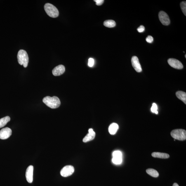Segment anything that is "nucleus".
Returning <instances> with one entry per match:
<instances>
[{"label": "nucleus", "instance_id": "6", "mask_svg": "<svg viewBox=\"0 0 186 186\" xmlns=\"http://www.w3.org/2000/svg\"><path fill=\"white\" fill-rule=\"evenodd\" d=\"M159 17L160 21L163 25L165 26L169 25L170 23L169 17L167 14L164 11L159 12Z\"/></svg>", "mask_w": 186, "mask_h": 186}, {"label": "nucleus", "instance_id": "9", "mask_svg": "<svg viewBox=\"0 0 186 186\" xmlns=\"http://www.w3.org/2000/svg\"><path fill=\"white\" fill-rule=\"evenodd\" d=\"M131 63L133 68L137 72H142V68L138 57L135 56L133 57L131 59Z\"/></svg>", "mask_w": 186, "mask_h": 186}, {"label": "nucleus", "instance_id": "2", "mask_svg": "<svg viewBox=\"0 0 186 186\" xmlns=\"http://www.w3.org/2000/svg\"><path fill=\"white\" fill-rule=\"evenodd\" d=\"M17 59L18 63L20 65H23L25 68L27 67L29 62V57L26 51L24 50H20L17 55Z\"/></svg>", "mask_w": 186, "mask_h": 186}, {"label": "nucleus", "instance_id": "7", "mask_svg": "<svg viewBox=\"0 0 186 186\" xmlns=\"http://www.w3.org/2000/svg\"><path fill=\"white\" fill-rule=\"evenodd\" d=\"M168 62L169 65L173 68L178 69L183 68V65L181 62L176 59L170 58L168 59Z\"/></svg>", "mask_w": 186, "mask_h": 186}, {"label": "nucleus", "instance_id": "11", "mask_svg": "<svg viewBox=\"0 0 186 186\" xmlns=\"http://www.w3.org/2000/svg\"><path fill=\"white\" fill-rule=\"evenodd\" d=\"M65 71V67L64 65H59L53 69L52 73L54 76H60L63 74Z\"/></svg>", "mask_w": 186, "mask_h": 186}, {"label": "nucleus", "instance_id": "25", "mask_svg": "<svg viewBox=\"0 0 186 186\" xmlns=\"http://www.w3.org/2000/svg\"><path fill=\"white\" fill-rule=\"evenodd\" d=\"M137 30L139 32H142L145 30V28L143 26H140L137 29Z\"/></svg>", "mask_w": 186, "mask_h": 186}, {"label": "nucleus", "instance_id": "21", "mask_svg": "<svg viewBox=\"0 0 186 186\" xmlns=\"http://www.w3.org/2000/svg\"><path fill=\"white\" fill-rule=\"evenodd\" d=\"M158 107L157 105L155 103L152 104V107L151 108V111L153 113H154L156 114H158Z\"/></svg>", "mask_w": 186, "mask_h": 186}, {"label": "nucleus", "instance_id": "5", "mask_svg": "<svg viewBox=\"0 0 186 186\" xmlns=\"http://www.w3.org/2000/svg\"><path fill=\"white\" fill-rule=\"evenodd\" d=\"M74 171L73 166L70 165L64 167L60 171V174L62 177H67L70 176Z\"/></svg>", "mask_w": 186, "mask_h": 186}, {"label": "nucleus", "instance_id": "10", "mask_svg": "<svg viewBox=\"0 0 186 186\" xmlns=\"http://www.w3.org/2000/svg\"><path fill=\"white\" fill-rule=\"evenodd\" d=\"M34 167L31 165L27 168L26 172V179L29 183H32L33 181V175Z\"/></svg>", "mask_w": 186, "mask_h": 186}, {"label": "nucleus", "instance_id": "3", "mask_svg": "<svg viewBox=\"0 0 186 186\" xmlns=\"http://www.w3.org/2000/svg\"><path fill=\"white\" fill-rule=\"evenodd\" d=\"M44 9L47 14L52 18H56L58 16L59 12L56 7L50 3L45 5Z\"/></svg>", "mask_w": 186, "mask_h": 186}, {"label": "nucleus", "instance_id": "14", "mask_svg": "<svg viewBox=\"0 0 186 186\" xmlns=\"http://www.w3.org/2000/svg\"><path fill=\"white\" fill-rule=\"evenodd\" d=\"M153 157L161 158V159H168L170 157L169 154L166 153L160 152H154L152 154Z\"/></svg>", "mask_w": 186, "mask_h": 186}, {"label": "nucleus", "instance_id": "17", "mask_svg": "<svg viewBox=\"0 0 186 186\" xmlns=\"http://www.w3.org/2000/svg\"><path fill=\"white\" fill-rule=\"evenodd\" d=\"M147 172L151 176L156 178L159 176V174L157 171L153 168H148L146 170Z\"/></svg>", "mask_w": 186, "mask_h": 186}, {"label": "nucleus", "instance_id": "1", "mask_svg": "<svg viewBox=\"0 0 186 186\" xmlns=\"http://www.w3.org/2000/svg\"><path fill=\"white\" fill-rule=\"evenodd\" d=\"M43 103L52 109L58 108L60 105V99L56 96H47L43 98Z\"/></svg>", "mask_w": 186, "mask_h": 186}, {"label": "nucleus", "instance_id": "13", "mask_svg": "<svg viewBox=\"0 0 186 186\" xmlns=\"http://www.w3.org/2000/svg\"><path fill=\"white\" fill-rule=\"evenodd\" d=\"M119 126L116 123H112L109 126V133L112 135H114L116 133L118 130L119 129Z\"/></svg>", "mask_w": 186, "mask_h": 186}, {"label": "nucleus", "instance_id": "26", "mask_svg": "<svg viewBox=\"0 0 186 186\" xmlns=\"http://www.w3.org/2000/svg\"><path fill=\"white\" fill-rule=\"evenodd\" d=\"M96 3V4L98 6H100L103 4L104 1L103 0H95L94 1Z\"/></svg>", "mask_w": 186, "mask_h": 186}, {"label": "nucleus", "instance_id": "8", "mask_svg": "<svg viewBox=\"0 0 186 186\" xmlns=\"http://www.w3.org/2000/svg\"><path fill=\"white\" fill-rule=\"evenodd\" d=\"M12 134V131L9 128L6 127L0 131V139L5 140L8 138Z\"/></svg>", "mask_w": 186, "mask_h": 186}, {"label": "nucleus", "instance_id": "24", "mask_svg": "<svg viewBox=\"0 0 186 186\" xmlns=\"http://www.w3.org/2000/svg\"><path fill=\"white\" fill-rule=\"evenodd\" d=\"M146 41L148 43H151L154 41V38H153L152 36H149L146 38Z\"/></svg>", "mask_w": 186, "mask_h": 186}, {"label": "nucleus", "instance_id": "12", "mask_svg": "<svg viewBox=\"0 0 186 186\" xmlns=\"http://www.w3.org/2000/svg\"><path fill=\"white\" fill-rule=\"evenodd\" d=\"M95 133L92 129L89 130V133L84 137L83 140L84 142H87L93 140L95 138Z\"/></svg>", "mask_w": 186, "mask_h": 186}, {"label": "nucleus", "instance_id": "18", "mask_svg": "<svg viewBox=\"0 0 186 186\" xmlns=\"http://www.w3.org/2000/svg\"><path fill=\"white\" fill-rule=\"evenodd\" d=\"M103 25L105 27L108 28H112L115 26L116 23L114 21L112 20H106L104 22Z\"/></svg>", "mask_w": 186, "mask_h": 186}, {"label": "nucleus", "instance_id": "16", "mask_svg": "<svg viewBox=\"0 0 186 186\" xmlns=\"http://www.w3.org/2000/svg\"><path fill=\"white\" fill-rule=\"evenodd\" d=\"M10 118L9 116H6L0 119V128L6 126L7 123L10 121Z\"/></svg>", "mask_w": 186, "mask_h": 186}, {"label": "nucleus", "instance_id": "19", "mask_svg": "<svg viewBox=\"0 0 186 186\" xmlns=\"http://www.w3.org/2000/svg\"><path fill=\"white\" fill-rule=\"evenodd\" d=\"M113 163L116 164H120L122 162V157H113L112 159Z\"/></svg>", "mask_w": 186, "mask_h": 186}, {"label": "nucleus", "instance_id": "22", "mask_svg": "<svg viewBox=\"0 0 186 186\" xmlns=\"http://www.w3.org/2000/svg\"><path fill=\"white\" fill-rule=\"evenodd\" d=\"M112 156L113 157H122V154L121 151H116L113 153Z\"/></svg>", "mask_w": 186, "mask_h": 186}, {"label": "nucleus", "instance_id": "20", "mask_svg": "<svg viewBox=\"0 0 186 186\" xmlns=\"http://www.w3.org/2000/svg\"><path fill=\"white\" fill-rule=\"evenodd\" d=\"M181 8L184 15L186 16V2L185 1H182L180 3Z\"/></svg>", "mask_w": 186, "mask_h": 186}, {"label": "nucleus", "instance_id": "15", "mask_svg": "<svg viewBox=\"0 0 186 186\" xmlns=\"http://www.w3.org/2000/svg\"><path fill=\"white\" fill-rule=\"evenodd\" d=\"M176 96L179 99L182 101L185 104L186 103V93L182 91H178L176 93Z\"/></svg>", "mask_w": 186, "mask_h": 186}, {"label": "nucleus", "instance_id": "23", "mask_svg": "<svg viewBox=\"0 0 186 186\" xmlns=\"http://www.w3.org/2000/svg\"><path fill=\"white\" fill-rule=\"evenodd\" d=\"M94 64V60L92 58H90L88 60V65L90 67H93Z\"/></svg>", "mask_w": 186, "mask_h": 186}, {"label": "nucleus", "instance_id": "28", "mask_svg": "<svg viewBox=\"0 0 186 186\" xmlns=\"http://www.w3.org/2000/svg\"><path fill=\"white\" fill-rule=\"evenodd\" d=\"M185 58H186V55H185Z\"/></svg>", "mask_w": 186, "mask_h": 186}, {"label": "nucleus", "instance_id": "4", "mask_svg": "<svg viewBox=\"0 0 186 186\" xmlns=\"http://www.w3.org/2000/svg\"><path fill=\"white\" fill-rule=\"evenodd\" d=\"M171 136L175 139L183 141L186 139V130L182 129L173 130L171 133Z\"/></svg>", "mask_w": 186, "mask_h": 186}, {"label": "nucleus", "instance_id": "27", "mask_svg": "<svg viewBox=\"0 0 186 186\" xmlns=\"http://www.w3.org/2000/svg\"><path fill=\"white\" fill-rule=\"evenodd\" d=\"M173 186H179L178 184L177 183H175L173 184Z\"/></svg>", "mask_w": 186, "mask_h": 186}]
</instances>
